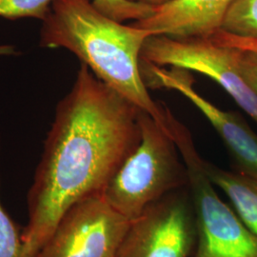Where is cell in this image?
<instances>
[{"label": "cell", "instance_id": "6da1fadb", "mask_svg": "<svg viewBox=\"0 0 257 257\" xmlns=\"http://www.w3.org/2000/svg\"><path fill=\"white\" fill-rule=\"evenodd\" d=\"M139 111L81 64L57 104L28 192L25 257L37 255L72 206L101 194L140 142Z\"/></svg>", "mask_w": 257, "mask_h": 257}, {"label": "cell", "instance_id": "7a4b0ae2", "mask_svg": "<svg viewBox=\"0 0 257 257\" xmlns=\"http://www.w3.org/2000/svg\"><path fill=\"white\" fill-rule=\"evenodd\" d=\"M153 33L124 25L92 0H55L42 21L39 45L70 51L100 81L167 128L165 103L155 101L144 80L140 53Z\"/></svg>", "mask_w": 257, "mask_h": 257}, {"label": "cell", "instance_id": "3957f363", "mask_svg": "<svg viewBox=\"0 0 257 257\" xmlns=\"http://www.w3.org/2000/svg\"><path fill=\"white\" fill-rule=\"evenodd\" d=\"M140 142L102 192L110 206L130 221L166 195L188 186L181 155L168 128L140 110Z\"/></svg>", "mask_w": 257, "mask_h": 257}, {"label": "cell", "instance_id": "277c9868", "mask_svg": "<svg viewBox=\"0 0 257 257\" xmlns=\"http://www.w3.org/2000/svg\"><path fill=\"white\" fill-rule=\"evenodd\" d=\"M167 128L187 171L195 213L197 248L194 257H257V235L223 202L206 170L193 136L165 104Z\"/></svg>", "mask_w": 257, "mask_h": 257}, {"label": "cell", "instance_id": "5b68a950", "mask_svg": "<svg viewBox=\"0 0 257 257\" xmlns=\"http://www.w3.org/2000/svg\"><path fill=\"white\" fill-rule=\"evenodd\" d=\"M236 49L220 46L210 38H172L153 36L142 47L143 63L182 68L218 83L239 107L257 123V93L239 74Z\"/></svg>", "mask_w": 257, "mask_h": 257}, {"label": "cell", "instance_id": "8992f818", "mask_svg": "<svg viewBox=\"0 0 257 257\" xmlns=\"http://www.w3.org/2000/svg\"><path fill=\"white\" fill-rule=\"evenodd\" d=\"M131 223L93 195L65 212L35 257H118Z\"/></svg>", "mask_w": 257, "mask_h": 257}, {"label": "cell", "instance_id": "52a82bcc", "mask_svg": "<svg viewBox=\"0 0 257 257\" xmlns=\"http://www.w3.org/2000/svg\"><path fill=\"white\" fill-rule=\"evenodd\" d=\"M195 234L187 200L174 192L132 221L118 257H188Z\"/></svg>", "mask_w": 257, "mask_h": 257}, {"label": "cell", "instance_id": "ba28073f", "mask_svg": "<svg viewBox=\"0 0 257 257\" xmlns=\"http://www.w3.org/2000/svg\"><path fill=\"white\" fill-rule=\"evenodd\" d=\"M148 88L175 90L188 98L209 120L230 153L236 171L257 178V135L237 112L223 110L203 97L194 88L192 72L182 68L146 64L141 61Z\"/></svg>", "mask_w": 257, "mask_h": 257}, {"label": "cell", "instance_id": "9c48e42d", "mask_svg": "<svg viewBox=\"0 0 257 257\" xmlns=\"http://www.w3.org/2000/svg\"><path fill=\"white\" fill-rule=\"evenodd\" d=\"M235 0H170L156 6L147 19L134 21L135 27L153 36L172 38H210L222 29L227 12Z\"/></svg>", "mask_w": 257, "mask_h": 257}, {"label": "cell", "instance_id": "30bf717a", "mask_svg": "<svg viewBox=\"0 0 257 257\" xmlns=\"http://www.w3.org/2000/svg\"><path fill=\"white\" fill-rule=\"evenodd\" d=\"M206 170L214 186L229 197L239 218L257 235V178L226 171L208 161Z\"/></svg>", "mask_w": 257, "mask_h": 257}, {"label": "cell", "instance_id": "8fae6325", "mask_svg": "<svg viewBox=\"0 0 257 257\" xmlns=\"http://www.w3.org/2000/svg\"><path fill=\"white\" fill-rule=\"evenodd\" d=\"M221 30L238 37L257 38V0H235Z\"/></svg>", "mask_w": 257, "mask_h": 257}, {"label": "cell", "instance_id": "7c38bea8", "mask_svg": "<svg viewBox=\"0 0 257 257\" xmlns=\"http://www.w3.org/2000/svg\"><path fill=\"white\" fill-rule=\"evenodd\" d=\"M92 2L98 11L119 22L147 19L155 10L154 6L131 0H92Z\"/></svg>", "mask_w": 257, "mask_h": 257}, {"label": "cell", "instance_id": "4fadbf2b", "mask_svg": "<svg viewBox=\"0 0 257 257\" xmlns=\"http://www.w3.org/2000/svg\"><path fill=\"white\" fill-rule=\"evenodd\" d=\"M55 0H0V18L16 20L36 19L43 21Z\"/></svg>", "mask_w": 257, "mask_h": 257}, {"label": "cell", "instance_id": "5bb4252c", "mask_svg": "<svg viewBox=\"0 0 257 257\" xmlns=\"http://www.w3.org/2000/svg\"><path fill=\"white\" fill-rule=\"evenodd\" d=\"M0 257H25L24 245L16 223L5 211L0 198Z\"/></svg>", "mask_w": 257, "mask_h": 257}, {"label": "cell", "instance_id": "9a60e30c", "mask_svg": "<svg viewBox=\"0 0 257 257\" xmlns=\"http://www.w3.org/2000/svg\"><path fill=\"white\" fill-rule=\"evenodd\" d=\"M235 60L239 74L257 93V54L236 49Z\"/></svg>", "mask_w": 257, "mask_h": 257}, {"label": "cell", "instance_id": "2e32d148", "mask_svg": "<svg viewBox=\"0 0 257 257\" xmlns=\"http://www.w3.org/2000/svg\"><path fill=\"white\" fill-rule=\"evenodd\" d=\"M210 39L220 46L231 47L257 54V38L238 37L220 30L210 37Z\"/></svg>", "mask_w": 257, "mask_h": 257}, {"label": "cell", "instance_id": "e0dca14e", "mask_svg": "<svg viewBox=\"0 0 257 257\" xmlns=\"http://www.w3.org/2000/svg\"><path fill=\"white\" fill-rule=\"evenodd\" d=\"M18 55L16 47L13 45H0V56H11Z\"/></svg>", "mask_w": 257, "mask_h": 257}, {"label": "cell", "instance_id": "ac0fdd59", "mask_svg": "<svg viewBox=\"0 0 257 257\" xmlns=\"http://www.w3.org/2000/svg\"><path fill=\"white\" fill-rule=\"evenodd\" d=\"M134 2H138V3H143V4H147V5H151V6H160L162 4H164L166 2L170 1V0H131Z\"/></svg>", "mask_w": 257, "mask_h": 257}]
</instances>
